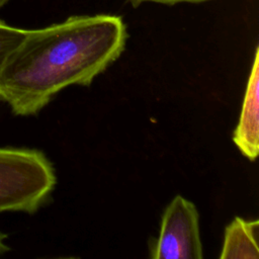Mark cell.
<instances>
[{"mask_svg": "<svg viewBox=\"0 0 259 259\" xmlns=\"http://www.w3.org/2000/svg\"><path fill=\"white\" fill-rule=\"evenodd\" d=\"M27 29L8 25L0 19V74L9 59L26 34Z\"/></svg>", "mask_w": 259, "mask_h": 259, "instance_id": "cell-6", "label": "cell"}, {"mask_svg": "<svg viewBox=\"0 0 259 259\" xmlns=\"http://www.w3.org/2000/svg\"><path fill=\"white\" fill-rule=\"evenodd\" d=\"M127 1L133 5V7H138L143 2H156V3L172 6V5H175V4H178V3H183V2L200 3V2H204V1H208V0H127Z\"/></svg>", "mask_w": 259, "mask_h": 259, "instance_id": "cell-7", "label": "cell"}, {"mask_svg": "<svg viewBox=\"0 0 259 259\" xmlns=\"http://www.w3.org/2000/svg\"><path fill=\"white\" fill-rule=\"evenodd\" d=\"M127 38L120 16L73 15L27 29L0 74V100L16 115H33L70 85L89 86L122 54Z\"/></svg>", "mask_w": 259, "mask_h": 259, "instance_id": "cell-1", "label": "cell"}, {"mask_svg": "<svg viewBox=\"0 0 259 259\" xmlns=\"http://www.w3.org/2000/svg\"><path fill=\"white\" fill-rule=\"evenodd\" d=\"M154 259H201L202 244L196 206L176 195L162 215L160 232L151 249Z\"/></svg>", "mask_w": 259, "mask_h": 259, "instance_id": "cell-3", "label": "cell"}, {"mask_svg": "<svg viewBox=\"0 0 259 259\" xmlns=\"http://www.w3.org/2000/svg\"><path fill=\"white\" fill-rule=\"evenodd\" d=\"M6 238H7V235L0 232V255L9 251V247L5 244V239Z\"/></svg>", "mask_w": 259, "mask_h": 259, "instance_id": "cell-8", "label": "cell"}, {"mask_svg": "<svg viewBox=\"0 0 259 259\" xmlns=\"http://www.w3.org/2000/svg\"><path fill=\"white\" fill-rule=\"evenodd\" d=\"M258 220L236 217L225 229L221 259H258Z\"/></svg>", "mask_w": 259, "mask_h": 259, "instance_id": "cell-5", "label": "cell"}, {"mask_svg": "<svg viewBox=\"0 0 259 259\" xmlns=\"http://www.w3.org/2000/svg\"><path fill=\"white\" fill-rule=\"evenodd\" d=\"M55 185V169L41 151L0 147V212L33 213Z\"/></svg>", "mask_w": 259, "mask_h": 259, "instance_id": "cell-2", "label": "cell"}, {"mask_svg": "<svg viewBox=\"0 0 259 259\" xmlns=\"http://www.w3.org/2000/svg\"><path fill=\"white\" fill-rule=\"evenodd\" d=\"M9 1H10V0H0V9H1L5 4H7Z\"/></svg>", "mask_w": 259, "mask_h": 259, "instance_id": "cell-9", "label": "cell"}, {"mask_svg": "<svg viewBox=\"0 0 259 259\" xmlns=\"http://www.w3.org/2000/svg\"><path fill=\"white\" fill-rule=\"evenodd\" d=\"M259 50L256 48L239 122L233 142L241 153L255 161L259 153Z\"/></svg>", "mask_w": 259, "mask_h": 259, "instance_id": "cell-4", "label": "cell"}]
</instances>
